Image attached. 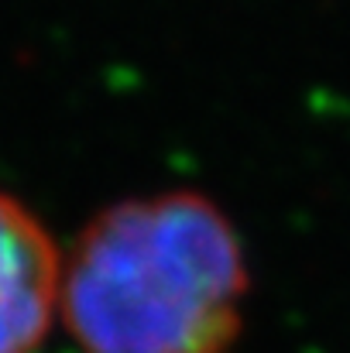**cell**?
I'll return each mask as SVG.
<instances>
[{
    "label": "cell",
    "mask_w": 350,
    "mask_h": 353,
    "mask_svg": "<svg viewBox=\"0 0 350 353\" xmlns=\"http://www.w3.org/2000/svg\"><path fill=\"white\" fill-rule=\"evenodd\" d=\"M251 288L240 230L210 196H130L69 240L59 330L76 353H231Z\"/></svg>",
    "instance_id": "obj_1"
},
{
    "label": "cell",
    "mask_w": 350,
    "mask_h": 353,
    "mask_svg": "<svg viewBox=\"0 0 350 353\" xmlns=\"http://www.w3.org/2000/svg\"><path fill=\"white\" fill-rule=\"evenodd\" d=\"M66 247L17 196L0 189V353H41L62 323Z\"/></svg>",
    "instance_id": "obj_2"
}]
</instances>
